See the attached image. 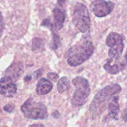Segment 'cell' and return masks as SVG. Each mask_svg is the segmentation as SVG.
<instances>
[{
  "mask_svg": "<svg viewBox=\"0 0 127 127\" xmlns=\"http://www.w3.org/2000/svg\"><path fill=\"white\" fill-rule=\"evenodd\" d=\"M28 127H45L44 125H42V124H33V125H30Z\"/></svg>",
  "mask_w": 127,
  "mask_h": 127,
  "instance_id": "22",
  "label": "cell"
},
{
  "mask_svg": "<svg viewBox=\"0 0 127 127\" xmlns=\"http://www.w3.org/2000/svg\"><path fill=\"white\" fill-rule=\"evenodd\" d=\"M43 48V41L41 38H35L32 41V49L33 52H39Z\"/></svg>",
  "mask_w": 127,
  "mask_h": 127,
  "instance_id": "15",
  "label": "cell"
},
{
  "mask_svg": "<svg viewBox=\"0 0 127 127\" xmlns=\"http://www.w3.org/2000/svg\"><path fill=\"white\" fill-rule=\"evenodd\" d=\"M122 119H123V120H124V121L127 122V110H125V112H124V114H123Z\"/></svg>",
  "mask_w": 127,
  "mask_h": 127,
  "instance_id": "21",
  "label": "cell"
},
{
  "mask_svg": "<svg viewBox=\"0 0 127 127\" xmlns=\"http://www.w3.org/2000/svg\"><path fill=\"white\" fill-rule=\"evenodd\" d=\"M3 28H4V24H3V19H2V16L1 13L0 12V38H1V35L2 34V32H3Z\"/></svg>",
  "mask_w": 127,
  "mask_h": 127,
  "instance_id": "20",
  "label": "cell"
},
{
  "mask_svg": "<svg viewBox=\"0 0 127 127\" xmlns=\"http://www.w3.org/2000/svg\"><path fill=\"white\" fill-rule=\"evenodd\" d=\"M114 3L105 0H95L90 5V9L97 17H102L112 12L114 8Z\"/></svg>",
  "mask_w": 127,
  "mask_h": 127,
  "instance_id": "7",
  "label": "cell"
},
{
  "mask_svg": "<svg viewBox=\"0 0 127 127\" xmlns=\"http://www.w3.org/2000/svg\"><path fill=\"white\" fill-rule=\"evenodd\" d=\"M0 111H1V110H0Z\"/></svg>",
  "mask_w": 127,
  "mask_h": 127,
  "instance_id": "26",
  "label": "cell"
},
{
  "mask_svg": "<svg viewBox=\"0 0 127 127\" xmlns=\"http://www.w3.org/2000/svg\"><path fill=\"white\" fill-rule=\"evenodd\" d=\"M47 77H48V79L53 81H57V79H58V78H59L58 74L54 73H48V74H47Z\"/></svg>",
  "mask_w": 127,
  "mask_h": 127,
  "instance_id": "17",
  "label": "cell"
},
{
  "mask_svg": "<svg viewBox=\"0 0 127 127\" xmlns=\"http://www.w3.org/2000/svg\"><path fill=\"white\" fill-rule=\"evenodd\" d=\"M42 26H46V27H50L51 28L52 26V24L49 19H45L44 21L42 22Z\"/></svg>",
  "mask_w": 127,
  "mask_h": 127,
  "instance_id": "19",
  "label": "cell"
},
{
  "mask_svg": "<svg viewBox=\"0 0 127 127\" xmlns=\"http://www.w3.org/2000/svg\"><path fill=\"white\" fill-rule=\"evenodd\" d=\"M23 72V64L22 62H18L11 64L7 70L6 74L7 76H9L12 79H17L19 78Z\"/></svg>",
  "mask_w": 127,
  "mask_h": 127,
  "instance_id": "10",
  "label": "cell"
},
{
  "mask_svg": "<svg viewBox=\"0 0 127 127\" xmlns=\"http://www.w3.org/2000/svg\"><path fill=\"white\" fill-rule=\"evenodd\" d=\"M122 90V88L117 84L107 86L99 91L94 97L91 104L89 110L93 114H99L100 111L105 110V105L112 100L114 96L119 94Z\"/></svg>",
  "mask_w": 127,
  "mask_h": 127,
  "instance_id": "1",
  "label": "cell"
},
{
  "mask_svg": "<svg viewBox=\"0 0 127 127\" xmlns=\"http://www.w3.org/2000/svg\"><path fill=\"white\" fill-rule=\"evenodd\" d=\"M60 45V40L59 36L56 34H53V39H52L51 48L53 50H56L59 47Z\"/></svg>",
  "mask_w": 127,
  "mask_h": 127,
  "instance_id": "16",
  "label": "cell"
},
{
  "mask_svg": "<svg viewBox=\"0 0 127 127\" xmlns=\"http://www.w3.org/2000/svg\"><path fill=\"white\" fill-rule=\"evenodd\" d=\"M53 88V84L48 79L41 78L38 81L37 85V93L38 95L47 94L51 91Z\"/></svg>",
  "mask_w": 127,
  "mask_h": 127,
  "instance_id": "11",
  "label": "cell"
},
{
  "mask_svg": "<svg viewBox=\"0 0 127 127\" xmlns=\"http://www.w3.org/2000/svg\"><path fill=\"white\" fill-rule=\"evenodd\" d=\"M66 0H58V3L60 5H63Z\"/></svg>",
  "mask_w": 127,
  "mask_h": 127,
  "instance_id": "24",
  "label": "cell"
},
{
  "mask_svg": "<svg viewBox=\"0 0 127 127\" xmlns=\"http://www.w3.org/2000/svg\"><path fill=\"white\" fill-rule=\"evenodd\" d=\"M125 61H126V64L127 65V50L126 52V54H125Z\"/></svg>",
  "mask_w": 127,
  "mask_h": 127,
  "instance_id": "25",
  "label": "cell"
},
{
  "mask_svg": "<svg viewBox=\"0 0 127 127\" xmlns=\"http://www.w3.org/2000/svg\"><path fill=\"white\" fill-rule=\"evenodd\" d=\"M70 88V83L69 79L67 77H62L59 79L57 84V89L60 93H63L66 91Z\"/></svg>",
  "mask_w": 127,
  "mask_h": 127,
  "instance_id": "14",
  "label": "cell"
},
{
  "mask_svg": "<svg viewBox=\"0 0 127 127\" xmlns=\"http://www.w3.org/2000/svg\"><path fill=\"white\" fill-rule=\"evenodd\" d=\"M17 92V86L9 76H5L0 80V94L7 97H12Z\"/></svg>",
  "mask_w": 127,
  "mask_h": 127,
  "instance_id": "8",
  "label": "cell"
},
{
  "mask_svg": "<svg viewBox=\"0 0 127 127\" xmlns=\"http://www.w3.org/2000/svg\"><path fill=\"white\" fill-rule=\"evenodd\" d=\"M73 83L76 87L71 100L72 105L74 107L81 106L87 101L90 93V86L86 79L78 76L73 79Z\"/></svg>",
  "mask_w": 127,
  "mask_h": 127,
  "instance_id": "3",
  "label": "cell"
},
{
  "mask_svg": "<svg viewBox=\"0 0 127 127\" xmlns=\"http://www.w3.org/2000/svg\"><path fill=\"white\" fill-rule=\"evenodd\" d=\"M125 66L126 64L124 62H117L116 60L110 59L105 63L104 68L107 73L115 74L125 69Z\"/></svg>",
  "mask_w": 127,
  "mask_h": 127,
  "instance_id": "9",
  "label": "cell"
},
{
  "mask_svg": "<svg viewBox=\"0 0 127 127\" xmlns=\"http://www.w3.org/2000/svg\"><path fill=\"white\" fill-rule=\"evenodd\" d=\"M53 13L55 20V27L57 29H61L63 27V24L65 21V12L63 10L56 7L53 9Z\"/></svg>",
  "mask_w": 127,
  "mask_h": 127,
  "instance_id": "12",
  "label": "cell"
},
{
  "mask_svg": "<svg viewBox=\"0 0 127 127\" xmlns=\"http://www.w3.org/2000/svg\"><path fill=\"white\" fill-rule=\"evenodd\" d=\"M73 22L80 32L84 33L88 31L91 26V19L85 5L79 2L76 4L73 14Z\"/></svg>",
  "mask_w": 127,
  "mask_h": 127,
  "instance_id": "5",
  "label": "cell"
},
{
  "mask_svg": "<svg viewBox=\"0 0 127 127\" xmlns=\"http://www.w3.org/2000/svg\"><path fill=\"white\" fill-rule=\"evenodd\" d=\"M4 110L6 112L9 113H11L14 111V105H12V104H7V105H5L4 107Z\"/></svg>",
  "mask_w": 127,
  "mask_h": 127,
  "instance_id": "18",
  "label": "cell"
},
{
  "mask_svg": "<svg viewBox=\"0 0 127 127\" xmlns=\"http://www.w3.org/2000/svg\"><path fill=\"white\" fill-rule=\"evenodd\" d=\"M94 47L90 41L72 47L66 54L67 62L71 66H77L89 59L93 55Z\"/></svg>",
  "mask_w": 127,
  "mask_h": 127,
  "instance_id": "2",
  "label": "cell"
},
{
  "mask_svg": "<svg viewBox=\"0 0 127 127\" xmlns=\"http://www.w3.org/2000/svg\"><path fill=\"white\" fill-rule=\"evenodd\" d=\"M106 44L110 47L108 53L110 59L116 61L120 59L124 47L122 37L117 33H110L107 37Z\"/></svg>",
  "mask_w": 127,
  "mask_h": 127,
  "instance_id": "6",
  "label": "cell"
},
{
  "mask_svg": "<svg viewBox=\"0 0 127 127\" xmlns=\"http://www.w3.org/2000/svg\"><path fill=\"white\" fill-rule=\"evenodd\" d=\"M52 116L54 117L55 118H58L60 117V114L57 111H55V112L53 113V114H52Z\"/></svg>",
  "mask_w": 127,
  "mask_h": 127,
  "instance_id": "23",
  "label": "cell"
},
{
  "mask_svg": "<svg viewBox=\"0 0 127 127\" xmlns=\"http://www.w3.org/2000/svg\"><path fill=\"white\" fill-rule=\"evenodd\" d=\"M21 110L25 117L34 120L45 119L48 115L45 105L35 101L32 98H30L24 103Z\"/></svg>",
  "mask_w": 127,
  "mask_h": 127,
  "instance_id": "4",
  "label": "cell"
},
{
  "mask_svg": "<svg viewBox=\"0 0 127 127\" xmlns=\"http://www.w3.org/2000/svg\"><path fill=\"white\" fill-rule=\"evenodd\" d=\"M119 96H114L108 105L109 109V117L112 119L117 120L118 114L119 112Z\"/></svg>",
  "mask_w": 127,
  "mask_h": 127,
  "instance_id": "13",
  "label": "cell"
}]
</instances>
